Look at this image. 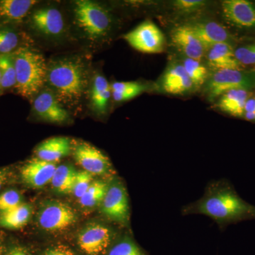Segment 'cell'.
Segmentation results:
<instances>
[{
  "label": "cell",
  "instance_id": "26",
  "mask_svg": "<svg viewBox=\"0 0 255 255\" xmlns=\"http://www.w3.org/2000/svg\"><path fill=\"white\" fill-rule=\"evenodd\" d=\"M145 85L138 82H115L111 84L112 96L117 102L132 100L145 92Z\"/></svg>",
  "mask_w": 255,
  "mask_h": 255
},
{
  "label": "cell",
  "instance_id": "28",
  "mask_svg": "<svg viewBox=\"0 0 255 255\" xmlns=\"http://www.w3.org/2000/svg\"><path fill=\"white\" fill-rule=\"evenodd\" d=\"M109 182L95 181L92 183L85 194L79 199V203L85 209H92L100 206L105 198Z\"/></svg>",
  "mask_w": 255,
  "mask_h": 255
},
{
  "label": "cell",
  "instance_id": "27",
  "mask_svg": "<svg viewBox=\"0 0 255 255\" xmlns=\"http://www.w3.org/2000/svg\"><path fill=\"white\" fill-rule=\"evenodd\" d=\"M14 53L0 55V73L1 76L2 95L13 90L14 91L16 86Z\"/></svg>",
  "mask_w": 255,
  "mask_h": 255
},
{
  "label": "cell",
  "instance_id": "3",
  "mask_svg": "<svg viewBox=\"0 0 255 255\" xmlns=\"http://www.w3.org/2000/svg\"><path fill=\"white\" fill-rule=\"evenodd\" d=\"M74 27L90 46H100L110 38L114 26L112 15L103 4L92 0L72 2Z\"/></svg>",
  "mask_w": 255,
  "mask_h": 255
},
{
  "label": "cell",
  "instance_id": "36",
  "mask_svg": "<svg viewBox=\"0 0 255 255\" xmlns=\"http://www.w3.org/2000/svg\"><path fill=\"white\" fill-rule=\"evenodd\" d=\"M45 255H75V254L68 247L57 246L46 250Z\"/></svg>",
  "mask_w": 255,
  "mask_h": 255
},
{
  "label": "cell",
  "instance_id": "37",
  "mask_svg": "<svg viewBox=\"0 0 255 255\" xmlns=\"http://www.w3.org/2000/svg\"><path fill=\"white\" fill-rule=\"evenodd\" d=\"M5 255H32L25 248L20 246L11 247Z\"/></svg>",
  "mask_w": 255,
  "mask_h": 255
},
{
  "label": "cell",
  "instance_id": "21",
  "mask_svg": "<svg viewBox=\"0 0 255 255\" xmlns=\"http://www.w3.org/2000/svg\"><path fill=\"white\" fill-rule=\"evenodd\" d=\"M33 41L21 26H0V55L12 54Z\"/></svg>",
  "mask_w": 255,
  "mask_h": 255
},
{
  "label": "cell",
  "instance_id": "1",
  "mask_svg": "<svg viewBox=\"0 0 255 255\" xmlns=\"http://www.w3.org/2000/svg\"><path fill=\"white\" fill-rule=\"evenodd\" d=\"M92 74L85 55H65L47 62L46 85L68 112H78L88 97Z\"/></svg>",
  "mask_w": 255,
  "mask_h": 255
},
{
  "label": "cell",
  "instance_id": "4",
  "mask_svg": "<svg viewBox=\"0 0 255 255\" xmlns=\"http://www.w3.org/2000/svg\"><path fill=\"white\" fill-rule=\"evenodd\" d=\"M16 86L14 92L32 101L46 85L47 60L32 46L22 47L14 53Z\"/></svg>",
  "mask_w": 255,
  "mask_h": 255
},
{
  "label": "cell",
  "instance_id": "10",
  "mask_svg": "<svg viewBox=\"0 0 255 255\" xmlns=\"http://www.w3.org/2000/svg\"><path fill=\"white\" fill-rule=\"evenodd\" d=\"M32 102V114L36 118L51 124L66 123L70 114L56 96L45 86L38 92Z\"/></svg>",
  "mask_w": 255,
  "mask_h": 255
},
{
  "label": "cell",
  "instance_id": "2",
  "mask_svg": "<svg viewBox=\"0 0 255 255\" xmlns=\"http://www.w3.org/2000/svg\"><path fill=\"white\" fill-rule=\"evenodd\" d=\"M182 214L204 215L223 229L231 224L255 220V206L242 199L228 181L221 179L209 183L204 195L184 206Z\"/></svg>",
  "mask_w": 255,
  "mask_h": 255
},
{
  "label": "cell",
  "instance_id": "16",
  "mask_svg": "<svg viewBox=\"0 0 255 255\" xmlns=\"http://www.w3.org/2000/svg\"><path fill=\"white\" fill-rule=\"evenodd\" d=\"M171 38L174 46L185 55L186 58L201 61L205 48L189 25H182L174 28L171 33Z\"/></svg>",
  "mask_w": 255,
  "mask_h": 255
},
{
  "label": "cell",
  "instance_id": "31",
  "mask_svg": "<svg viewBox=\"0 0 255 255\" xmlns=\"http://www.w3.org/2000/svg\"><path fill=\"white\" fill-rule=\"evenodd\" d=\"M93 182V175L85 170L77 171L71 194L80 199Z\"/></svg>",
  "mask_w": 255,
  "mask_h": 255
},
{
  "label": "cell",
  "instance_id": "38",
  "mask_svg": "<svg viewBox=\"0 0 255 255\" xmlns=\"http://www.w3.org/2000/svg\"><path fill=\"white\" fill-rule=\"evenodd\" d=\"M6 175H7V172L6 169H0V191L1 190L5 182H6Z\"/></svg>",
  "mask_w": 255,
  "mask_h": 255
},
{
  "label": "cell",
  "instance_id": "33",
  "mask_svg": "<svg viewBox=\"0 0 255 255\" xmlns=\"http://www.w3.org/2000/svg\"><path fill=\"white\" fill-rule=\"evenodd\" d=\"M234 54L241 65H255V43L240 47L235 50Z\"/></svg>",
  "mask_w": 255,
  "mask_h": 255
},
{
  "label": "cell",
  "instance_id": "22",
  "mask_svg": "<svg viewBox=\"0 0 255 255\" xmlns=\"http://www.w3.org/2000/svg\"><path fill=\"white\" fill-rule=\"evenodd\" d=\"M210 66L217 70H239L241 64L236 58L232 46L228 43H221L210 48L207 53Z\"/></svg>",
  "mask_w": 255,
  "mask_h": 255
},
{
  "label": "cell",
  "instance_id": "5",
  "mask_svg": "<svg viewBox=\"0 0 255 255\" xmlns=\"http://www.w3.org/2000/svg\"><path fill=\"white\" fill-rule=\"evenodd\" d=\"M38 5L32 10L25 22L28 28L47 41H61L68 37V24L61 9L53 5Z\"/></svg>",
  "mask_w": 255,
  "mask_h": 255
},
{
  "label": "cell",
  "instance_id": "15",
  "mask_svg": "<svg viewBox=\"0 0 255 255\" xmlns=\"http://www.w3.org/2000/svg\"><path fill=\"white\" fill-rule=\"evenodd\" d=\"M38 4L35 0H0V26H21Z\"/></svg>",
  "mask_w": 255,
  "mask_h": 255
},
{
  "label": "cell",
  "instance_id": "29",
  "mask_svg": "<svg viewBox=\"0 0 255 255\" xmlns=\"http://www.w3.org/2000/svg\"><path fill=\"white\" fill-rule=\"evenodd\" d=\"M182 65L194 86L200 87L205 83L208 78L207 69L201 61L186 58Z\"/></svg>",
  "mask_w": 255,
  "mask_h": 255
},
{
  "label": "cell",
  "instance_id": "34",
  "mask_svg": "<svg viewBox=\"0 0 255 255\" xmlns=\"http://www.w3.org/2000/svg\"><path fill=\"white\" fill-rule=\"evenodd\" d=\"M206 1L201 0H177L174 1V9L182 14H191L199 11L205 6Z\"/></svg>",
  "mask_w": 255,
  "mask_h": 255
},
{
  "label": "cell",
  "instance_id": "30",
  "mask_svg": "<svg viewBox=\"0 0 255 255\" xmlns=\"http://www.w3.org/2000/svg\"><path fill=\"white\" fill-rule=\"evenodd\" d=\"M108 255H144L140 248L132 239L124 237L117 241L109 251Z\"/></svg>",
  "mask_w": 255,
  "mask_h": 255
},
{
  "label": "cell",
  "instance_id": "13",
  "mask_svg": "<svg viewBox=\"0 0 255 255\" xmlns=\"http://www.w3.org/2000/svg\"><path fill=\"white\" fill-rule=\"evenodd\" d=\"M57 165L55 163L33 157L26 162L20 170L21 180L32 188H41L51 182Z\"/></svg>",
  "mask_w": 255,
  "mask_h": 255
},
{
  "label": "cell",
  "instance_id": "7",
  "mask_svg": "<svg viewBox=\"0 0 255 255\" xmlns=\"http://www.w3.org/2000/svg\"><path fill=\"white\" fill-rule=\"evenodd\" d=\"M125 41L134 49L147 54L162 53L165 38L155 23L145 21L124 35Z\"/></svg>",
  "mask_w": 255,
  "mask_h": 255
},
{
  "label": "cell",
  "instance_id": "24",
  "mask_svg": "<svg viewBox=\"0 0 255 255\" xmlns=\"http://www.w3.org/2000/svg\"><path fill=\"white\" fill-rule=\"evenodd\" d=\"M31 206L23 203L14 209L0 214V227L17 230L27 224L31 216Z\"/></svg>",
  "mask_w": 255,
  "mask_h": 255
},
{
  "label": "cell",
  "instance_id": "19",
  "mask_svg": "<svg viewBox=\"0 0 255 255\" xmlns=\"http://www.w3.org/2000/svg\"><path fill=\"white\" fill-rule=\"evenodd\" d=\"M72 151L71 140L68 137L55 136L43 140L35 150L36 157L55 163L70 155Z\"/></svg>",
  "mask_w": 255,
  "mask_h": 255
},
{
  "label": "cell",
  "instance_id": "32",
  "mask_svg": "<svg viewBox=\"0 0 255 255\" xmlns=\"http://www.w3.org/2000/svg\"><path fill=\"white\" fill-rule=\"evenodd\" d=\"M22 196L17 190L9 189L0 194V214L22 204Z\"/></svg>",
  "mask_w": 255,
  "mask_h": 255
},
{
  "label": "cell",
  "instance_id": "17",
  "mask_svg": "<svg viewBox=\"0 0 255 255\" xmlns=\"http://www.w3.org/2000/svg\"><path fill=\"white\" fill-rule=\"evenodd\" d=\"M88 97L92 112L96 115H105L108 111L112 96L111 85L102 73L92 75Z\"/></svg>",
  "mask_w": 255,
  "mask_h": 255
},
{
  "label": "cell",
  "instance_id": "18",
  "mask_svg": "<svg viewBox=\"0 0 255 255\" xmlns=\"http://www.w3.org/2000/svg\"><path fill=\"white\" fill-rule=\"evenodd\" d=\"M162 89L169 95L188 93L195 87L182 64L174 63L166 70L162 78Z\"/></svg>",
  "mask_w": 255,
  "mask_h": 255
},
{
  "label": "cell",
  "instance_id": "23",
  "mask_svg": "<svg viewBox=\"0 0 255 255\" xmlns=\"http://www.w3.org/2000/svg\"><path fill=\"white\" fill-rule=\"evenodd\" d=\"M248 100V92L245 90H233L221 96L217 107L221 112L235 117H243Z\"/></svg>",
  "mask_w": 255,
  "mask_h": 255
},
{
  "label": "cell",
  "instance_id": "11",
  "mask_svg": "<svg viewBox=\"0 0 255 255\" xmlns=\"http://www.w3.org/2000/svg\"><path fill=\"white\" fill-rule=\"evenodd\" d=\"M72 150L77 163L92 175L107 176L113 173L109 157L89 142H77L74 147L72 146Z\"/></svg>",
  "mask_w": 255,
  "mask_h": 255
},
{
  "label": "cell",
  "instance_id": "14",
  "mask_svg": "<svg viewBox=\"0 0 255 255\" xmlns=\"http://www.w3.org/2000/svg\"><path fill=\"white\" fill-rule=\"evenodd\" d=\"M222 12L226 21L240 28L255 27V6L247 0H226Z\"/></svg>",
  "mask_w": 255,
  "mask_h": 255
},
{
  "label": "cell",
  "instance_id": "8",
  "mask_svg": "<svg viewBox=\"0 0 255 255\" xmlns=\"http://www.w3.org/2000/svg\"><path fill=\"white\" fill-rule=\"evenodd\" d=\"M37 219L42 229L56 233L72 227L78 217L75 211L68 204L61 201H51L42 206Z\"/></svg>",
  "mask_w": 255,
  "mask_h": 255
},
{
  "label": "cell",
  "instance_id": "40",
  "mask_svg": "<svg viewBox=\"0 0 255 255\" xmlns=\"http://www.w3.org/2000/svg\"><path fill=\"white\" fill-rule=\"evenodd\" d=\"M1 253H2V247H1V241H0V255H1Z\"/></svg>",
  "mask_w": 255,
  "mask_h": 255
},
{
  "label": "cell",
  "instance_id": "20",
  "mask_svg": "<svg viewBox=\"0 0 255 255\" xmlns=\"http://www.w3.org/2000/svg\"><path fill=\"white\" fill-rule=\"evenodd\" d=\"M189 26L205 49H209L218 43H228L231 40V35L227 29L215 21L197 22L189 24Z\"/></svg>",
  "mask_w": 255,
  "mask_h": 255
},
{
  "label": "cell",
  "instance_id": "12",
  "mask_svg": "<svg viewBox=\"0 0 255 255\" xmlns=\"http://www.w3.org/2000/svg\"><path fill=\"white\" fill-rule=\"evenodd\" d=\"M113 236V231L108 226L101 223H90L79 233L78 244L85 254L100 255L108 249Z\"/></svg>",
  "mask_w": 255,
  "mask_h": 255
},
{
  "label": "cell",
  "instance_id": "25",
  "mask_svg": "<svg viewBox=\"0 0 255 255\" xmlns=\"http://www.w3.org/2000/svg\"><path fill=\"white\" fill-rule=\"evenodd\" d=\"M77 170L70 164L57 166L52 178L53 189L60 194H71Z\"/></svg>",
  "mask_w": 255,
  "mask_h": 255
},
{
  "label": "cell",
  "instance_id": "6",
  "mask_svg": "<svg viewBox=\"0 0 255 255\" xmlns=\"http://www.w3.org/2000/svg\"><path fill=\"white\" fill-rule=\"evenodd\" d=\"M101 211L107 219L122 226H127L130 221L128 195L123 182L113 178L101 204Z\"/></svg>",
  "mask_w": 255,
  "mask_h": 255
},
{
  "label": "cell",
  "instance_id": "9",
  "mask_svg": "<svg viewBox=\"0 0 255 255\" xmlns=\"http://www.w3.org/2000/svg\"><path fill=\"white\" fill-rule=\"evenodd\" d=\"M253 85L254 80L251 75L240 70H217L208 80L206 93L209 100L212 101L231 90H247Z\"/></svg>",
  "mask_w": 255,
  "mask_h": 255
},
{
  "label": "cell",
  "instance_id": "35",
  "mask_svg": "<svg viewBox=\"0 0 255 255\" xmlns=\"http://www.w3.org/2000/svg\"><path fill=\"white\" fill-rule=\"evenodd\" d=\"M245 119L251 122H255V98L248 99L245 107Z\"/></svg>",
  "mask_w": 255,
  "mask_h": 255
},
{
  "label": "cell",
  "instance_id": "39",
  "mask_svg": "<svg viewBox=\"0 0 255 255\" xmlns=\"http://www.w3.org/2000/svg\"><path fill=\"white\" fill-rule=\"evenodd\" d=\"M2 95V93H1V73H0V96Z\"/></svg>",
  "mask_w": 255,
  "mask_h": 255
}]
</instances>
